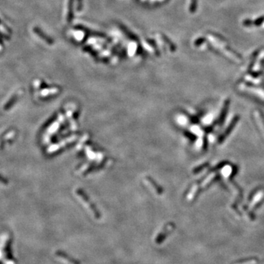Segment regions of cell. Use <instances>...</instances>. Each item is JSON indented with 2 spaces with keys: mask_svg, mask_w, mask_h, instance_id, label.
Instances as JSON below:
<instances>
[{
  "mask_svg": "<svg viewBox=\"0 0 264 264\" xmlns=\"http://www.w3.org/2000/svg\"><path fill=\"white\" fill-rule=\"evenodd\" d=\"M253 116H254L255 121L257 125L259 128L260 133L263 134L264 137V118L263 115L260 112V110H255L253 112Z\"/></svg>",
  "mask_w": 264,
  "mask_h": 264,
  "instance_id": "obj_2",
  "label": "cell"
},
{
  "mask_svg": "<svg viewBox=\"0 0 264 264\" xmlns=\"http://www.w3.org/2000/svg\"><path fill=\"white\" fill-rule=\"evenodd\" d=\"M233 172V168L230 165H225L220 170L222 177L225 178V179H227V178H230Z\"/></svg>",
  "mask_w": 264,
  "mask_h": 264,
  "instance_id": "obj_4",
  "label": "cell"
},
{
  "mask_svg": "<svg viewBox=\"0 0 264 264\" xmlns=\"http://www.w3.org/2000/svg\"><path fill=\"white\" fill-rule=\"evenodd\" d=\"M238 120V117H235L233 118V121L230 122V124H229L228 127H227V128H226L225 132H224L221 136H220V137H219V143H222V142H224V140L226 139L227 136L229 135V134H230V133L231 132V131H232L233 128V127L235 126V125L236 124V123H237Z\"/></svg>",
  "mask_w": 264,
  "mask_h": 264,
  "instance_id": "obj_3",
  "label": "cell"
},
{
  "mask_svg": "<svg viewBox=\"0 0 264 264\" xmlns=\"http://www.w3.org/2000/svg\"><path fill=\"white\" fill-rule=\"evenodd\" d=\"M229 103H230V101H228V100H227V101L225 102V104H224V107H223V110H222V113H221V114H220L219 118V124H221V123H222L224 118H225V114H226L227 108H228Z\"/></svg>",
  "mask_w": 264,
  "mask_h": 264,
  "instance_id": "obj_5",
  "label": "cell"
},
{
  "mask_svg": "<svg viewBox=\"0 0 264 264\" xmlns=\"http://www.w3.org/2000/svg\"><path fill=\"white\" fill-rule=\"evenodd\" d=\"M263 59H264V52H262L261 54H260V57L258 58V62L255 63L254 68H253V71H258L260 70V68H261L262 60H263Z\"/></svg>",
  "mask_w": 264,
  "mask_h": 264,
  "instance_id": "obj_6",
  "label": "cell"
},
{
  "mask_svg": "<svg viewBox=\"0 0 264 264\" xmlns=\"http://www.w3.org/2000/svg\"><path fill=\"white\" fill-rule=\"evenodd\" d=\"M238 89L241 92L257 98L260 101L264 102V88L263 87H256L249 86L244 83H240L238 85Z\"/></svg>",
  "mask_w": 264,
  "mask_h": 264,
  "instance_id": "obj_1",
  "label": "cell"
}]
</instances>
